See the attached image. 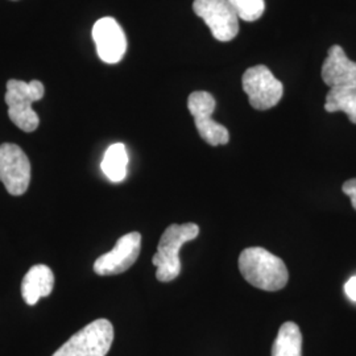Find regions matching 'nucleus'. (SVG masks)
I'll list each match as a JSON object with an SVG mask.
<instances>
[{
    "label": "nucleus",
    "mask_w": 356,
    "mask_h": 356,
    "mask_svg": "<svg viewBox=\"0 0 356 356\" xmlns=\"http://www.w3.org/2000/svg\"><path fill=\"white\" fill-rule=\"evenodd\" d=\"M321 76L330 89L356 88V63L346 56L341 45H332L322 65Z\"/></svg>",
    "instance_id": "nucleus-11"
},
{
    "label": "nucleus",
    "mask_w": 356,
    "mask_h": 356,
    "mask_svg": "<svg viewBox=\"0 0 356 356\" xmlns=\"http://www.w3.org/2000/svg\"><path fill=\"white\" fill-rule=\"evenodd\" d=\"M325 110L327 113L342 111L350 122L356 124V88H332L326 95Z\"/></svg>",
    "instance_id": "nucleus-15"
},
{
    "label": "nucleus",
    "mask_w": 356,
    "mask_h": 356,
    "mask_svg": "<svg viewBox=\"0 0 356 356\" xmlns=\"http://www.w3.org/2000/svg\"><path fill=\"white\" fill-rule=\"evenodd\" d=\"M198 235L200 227L195 223L170 225L164 231L157 245V252L152 259L153 266L157 268V280L170 282L177 279L181 273L179 250L185 243L194 241Z\"/></svg>",
    "instance_id": "nucleus-2"
},
{
    "label": "nucleus",
    "mask_w": 356,
    "mask_h": 356,
    "mask_svg": "<svg viewBox=\"0 0 356 356\" xmlns=\"http://www.w3.org/2000/svg\"><path fill=\"white\" fill-rule=\"evenodd\" d=\"M44 85L40 81L24 82L10 79L7 82L6 103L8 106V116L13 124L24 132H33L40 124V119L32 104L42 99Z\"/></svg>",
    "instance_id": "nucleus-3"
},
{
    "label": "nucleus",
    "mask_w": 356,
    "mask_h": 356,
    "mask_svg": "<svg viewBox=\"0 0 356 356\" xmlns=\"http://www.w3.org/2000/svg\"><path fill=\"white\" fill-rule=\"evenodd\" d=\"M272 356H302V334L294 322H285L272 347Z\"/></svg>",
    "instance_id": "nucleus-13"
},
{
    "label": "nucleus",
    "mask_w": 356,
    "mask_h": 356,
    "mask_svg": "<svg viewBox=\"0 0 356 356\" xmlns=\"http://www.w3.org/2000/svg\"><path fill=\"white\" fill-rule=\"evenodd\" d=\"M239 269L244 280L267 292L281 291L289 280L285 263L261 247L245 248L239 256Z\"/></svg>",
    "instance_id": "nucleus-1"
},
{
    "label": "nucleus",
    "mask_w": 356,
    "mask_h": 356,
    "mask_svg": "<svg viewBox=\"0 0 356 356\" xmlns=\"http://www.w3.org/2000/svg\"><path fill=\"white\" fill-rule=\"evenodd\" d=\"M231 7L238 15L239 20L244 22H256L266 11L264 0H229Z\"/></svg>",
    "instance_id": "nucleus-16"
},
{
    "label": "nucleus",
    "mask_w": 356,
    "mask_h": 356,
    "mask_svg": "<svg viewBox=\"0 0 356 356\" xmlns=\"http://www.w3.org/2000/svg\"><path fill=\"white\" fill-rule=\"evenodd\" d=\"M242 86L248 95L250 104L260 111L279 104L284 94L282 83L266 65H256L247 69L243 74Z\"/></svg>",
    "instance_id": "nucleus-5"
},
{
    "label": "nucleus",
    "mask_w": 356,
    "mask_h": 356,
    "mask_svg": "<svg viewBox=\"0 0 356 356\" xmlns=\"http://www.w3.org/2000/svg\"><path fill=\"white\" fill-rule=\"evenodd\" d=\"M31 163L24 151L11 143L0 145V181L11 195H23L31 184Z\"/></svg>",
    "instance_id": "nucleus-8"
},
{
    "label": "nucleus",
    "mask_w": 356,
    "mask_h": 356,
    "mask_svg": "<svg viewBox=\"0 0 356 356\" xmlns=\"http://www.w3.org/2000/svg\"><path fill=\"white\" fill-rule=\"evenodd\" d=\"M92 38L99 58L106 64H118L127 51V38L114 17H102L92 26Z\"/></svg>",
    "instance_id": "nucleus-10"
},
{
    "label": "nucleus",
    "mask_w": 356,
    "mask_h": 356,
    "mask_svg": "<svg viewBox=\"0 0 356 356\" xmlns=\"http://www.w3.org/2000/svg\"><path fill=\"white\" fill-rule=\"evenodd\" d=\"M344 292H346L347 297H348L351 301H355L356 302V276L351 277L350 280L346 282V285H344Z\"/></svg>",
    "instance_id": "nucleus-18"
},
{
    "label": "nucleus",
    "mask_w": 356,
    "mask_h": 356,
    "mask_svg": "<svg viewBox=\"0 0 356 356\" xmlns=\"http://www.w3.org/2000/svg\"><path fill=\"white\" fill-rule=\"evenodd\" d=\"M128 153L126 145L122 143L113 144L104 153L102 172L111 182H122L127 177Z\"/></svg>",
    "instance_id": "nucleus-14"
},
{
    "label": "nucleus",
    "mask_w": 356,
    "mask_h": 356,
    "mask_svg": "<svg viewBox=\"0 0 356 356\" xmlns=\"http://www.w3.org/2000/svg\"><path fill=\"white\" fill-rule=\"evenodd\" d=\"M193 11L210 28L213 38L229 42L239 32V17L229 0H194Z\"/></svg>",
    "instance_id": "nucleus-6"
},
{
    "label": "nucleus",
    "mask_w": 356,
    "mask_h": 356,
    "mask_svg": "<svg viewBox=\"0 0 356 356\" xmlns=\"http://www.w3.org/2000/svg\"><path fill=\"white\" fill-rule=\"evenodd\" d=\"M216 106L214 97L207 91H194L188 98V108L200 136L213 147L226 145L229 141V129L211 119Z\"/></svg>",
    "instance_id": "nucleus-7"
},
{
    "label": "nucleus",
    "mask_w": 356,
    "mask_h": 356,
    "mask_svg": "<svg viewBox=\"0 0 356 356\" xmlns=\"http://www.w3.org/2000/svg\"><path fill=\"white\" fill-rule=\"evenodd\" d=\"M141 250V235L129 232L122 236L114 248L94 263V272L99 276H113L128 270L138 260Z\"/></svg>",
    "instance_id": "nucleus-9"
},
{
    "label": "nucleus",
    "mask_w": 356,
    "mask_h": 356,
    "mask_svg": "<svg viewBox=\"0 0 356 356\" xmlns=\"http://www.w3.org/2000/svg\"><path fill=\"white\" fill-rule=\"evenodd\" d=\"M113 341V323L107 319H97L76 332L53 356H106Z\"/></svg>",
    "instance_id": "nucleus-4"
},
{
    "label": "nucleus",
    "mask_w": 356,
    "mask_h": 356,
    "mask_svg": "<svg viewBox=\"0 0 356 356\" xmlns=\"http://www.w3.org/2000/svg\"><path fill=\"white\" fill-rule=\"evenodd\" d=\"M54 286V275L45 264H38L26 272L22 282V294L26 305H36L41 297H48Z\"/></svg>",
    "instance_id": "nucleus-12"
},
{
    "label": "nucleus",
    "mask_w": 356,
    "mask_h": 356,
    "mask_svg": "<svg viewBox=\"0 0 356 356\" xmlns=\"http://www.w3.org/2000/svg\"><path fill=\"white\" fill-rule=\"evenodd\" d=\"M344 194L348 195L351 198V204L353 207L356 210V178L353 179H348L343 184V188H342Z\"/></svg>",
    "instance_id": "nucleus-17"
}]
</instances>
